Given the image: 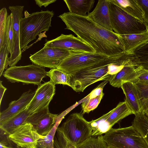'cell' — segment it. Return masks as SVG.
<instances>
[{
	"label": "cell",
	"instance_id": "1",
	"mask_svg": "<svg viewBox=\"0 0 148 148\" xmlns=\"http://www.w3.org/2000/svg\"><path fill=\"white\" fill-rule=\"evenodd\" d=\"M65 23V29L73 32L77 37L92 47L95 53L108 56L124 51L118 35L101 27L88 18L65 12L58 16Z\"/></svg>",
	"mask_w": 148,
	"mask_h": 148
},
{
	"label": "cell",
	"instance_id": "2",
	"mask_svg": "<svg viewBox=\"0 0 148 148\" xmlns=\"http://www.w3.org/2000/svg\"><path fill=\"white\" fill-rule=\"evenodd\" d=\"M133 55L124 52L108 56L96 53H82L73 55L66 58L57 68L69 75L84 68L95 66H105L111 64L127 65L132 62Z\"/></svg>",
	"mask_w": 148,
	"mask_h": 148
},
{
	"label": "cell",
	"instance_id": "3",
	"mask_svg": "<svg viewBox=\"0 0 148 148\" xmlns=\"http://www.w3.org/2000/svg\"><path fill=\"white\" fill-rule=\"evenodd\" d=\"M54 15L53 11L49 10H42L31 14L27 11H25V17L21 19L20 25V47L21 49H23L22 52L40 33L49 30Z\"/></svg>",
	"mask_w": 148,
	"mask_h": 148
},
{
	"label": "cell",
	"instance_id": "4",
	"mask_svg": "<svg viewBox=\"0 0 148 148\" xmlns=\"http://www.w3.org/2000/svg\"><path fill=\"white\" fill-rule=\"evenodd\" d=\"M108 0L111 24L115 33L124 35L139 34L147 31L148 27L144 21L129 14Z\"/></svg>",
	"mask_w": 148,
	"mask_h": 148
},
{
	"label": "cell",
	"instance_id": "5",
	"mask_svg": "<svg viewBox=\"0 0 148 148\" xmlns=\"http://www.w3.org/2000/svg\"><path fill=\"white\" fill-rule=\"evenodd\" d=\"M109 146L116 148H148L146 143L132 125L112 128L103 136Z\"/></svg>",
	"mask_w": 148,
	"mask_h": 148
},
{
	"label": "cell",
	"instance_id": "6",
	"mask_svg": "<svg viewBox=\"0 0 148 148\" xmlns=\"http://www.w3.org/2000/svg\"><path fill=\"white\" fill-rule=\"evenodd\" d=\"M108 65L91 67L72 73L69 75L70 87L76 92H83L88 86L98 81L110 82L114 75L108 74Z\"/></svg>",
	"mask_w": 148,
	"mask_h": 148
},
{
	"label": "cell",
	"instance_id": "7",
	"mask_svg": "<svg viewBox=\"0 0 148 148\" xmlns=\"http://www.w3.org/2000/svg\"><path fill=\"white\" fill-rule=\"evenodd\" d=\"M44 67L33 64L25 66L10 67L4 72L3 75L12 83L21 82L23 85H41L43 78L46 77Z\"/></svg>",
	"mask_w": 148,
	"mask_h": 148
},
{
	"label": "cell",
	"instance_id": "8",
	"mask_svg": "<svg viewBox=\"0 0 148 148\" xmlns=\"http://www.w3.org/2000/svg\"><path fill=\"white\" fill-rule=\"evenodd\" d=\"M61 127L67 139L75 146L91 136L89 122L84 118L82 113L71 114Z\"/></svg>",
	"mask_w": 148,
	"mask_h": 148
},
{
	"label": "cell",
	"instance_id": "9",
	"mask_svg": "<svg viewBox=\"0 0 148 148\" xmlns=\"http://www.w3.org/2000/svg\"><path fill=\"white\" fill-rule=\"evenodd\" d=\"M82 53L85 52L72 49L44 47L31 55L29 58L34 64L52 69L57 68L63 60L70 56Z\"/></svg>",
	"mask_w": 148,
	"mask_h": 148
},
{
	"label": "cell",
	"instance_id": "10",
	"mask_svg": "<svg viewBox=\"0 0 148 148\" xmlns=\"http://www.w3.org/2000/svg\"><path fill=\"white\" fill-rule=\"evenodd\" d=\"M41 136L29 123L20 126L8 135L10 139L20 148H36Z\"/></svg>",
	"mask_w": 148,
	"mask_h": 148
},
{
	"label": "cell",
	"instance_id": "11",
	"mask_svg": "<svg viewBox=\"0 0 148 148\" xmlns=\"http://www.w3.org/2000/svg\"><path fill=\"white\" fill-rule=\"evenodd\" d=\"M57 116V114L50 112L48 106L30 115L25 123L31 124L40 135L45 136L55 125Z\"/></svg>",
	"mask_w": 148,
	"mask_h": 148
},
{
	"label": "cell",
	"instance_id": "12",
	"mask_svg": "<svg viewBox=\"0 0 148 148\" xmlns=\"http://www.w3.org/2000/svg\"><path fill=\"white\" fill-rule=\"evenodd\" d=\"M55 85L49 81L38 86L34 97L26 108L31 114L49 105L55 93Z\"/></svg>",
	"mask_w": 148,
	"mask_h": 148
},
{
	"label": "cell",
	"instance_id": "13",
	"mask_svg": "<svg viewBox=\"0 0 148 148\" xmlns=\"http://www.w3.org/2000/svg\"><path fill=\"white\" fill-rule=\"evenodd\" d=\"M44 47L72 49L86 53L95 52L92 47L71 34H62L55 39L47 41L44 44Z\"/></svg>",
	"mask_w": 148,
	"mask_h": 148
},
{
	"label": "cell",
	"instance_id": "14",
	"mask_svg": "<svg viewBox=\"0 0 148 148\" xmlns=\"http://www.w3.org/2000/svg\"><path fill=\"white\" fill-rule=\"evenodd\" d=\"M23 6H9V9L11 12L12 17V23L14 35V48L9 57V66H15L21 59L22 51L21 48L20 39V20L22 17Z\"/></svg>",
	"mask_w": 148,
	"mask_h": 148
},
{
	"label": "cell",
	"instance_id": "15",
	"mask_svg": "<svg viewBox=\"0 0 148 148\" xmlns=\"http://www.w3.org/2000/svg\"><path fill=\"white\" fill-rule=\"evenodd\" d=\"M35 91L23 93L17 100L12 101L8 107L0 112V125L25 109L34 97Z\"/></svg>",
	"mask_w": 148,
	"mask_h": 148
},
{
	"label": "cell",
	"instance_id": "16",
	"mask_svg": "<svg viewBox=\"0 0 148 148\" xmlns=\"http://www.w3.org/2000/svg\"><path fill=\"white\" fill-rule=\"evenodd\" d=\"M108 0H99L94 10L87 16L95 23L111 32H113L110 21Z\"/></svg>",
	"mask_w": 148,
	"mask_h": 148
},
{
	"label": "cell",
	"instance_id": "17",
	"mask_svg": "<svg viewBox=\"0 0 148 148\" xmlns=\"http://www.w3.org/2000/svg\"><path fill=\"white\" fill-rule=\"evenodd\" d=\"M118 35L123 45L124 51L128 53H134L136 49L148 42V30L139 34Z\"/></svg>",
	"mask_w": 148,
	"mask_h": 148
},
{
	"label": "cell",
	"instance_id": "18",
	"mask_svg": "<svg viewBox=\"0 0 148 148\" xmlns=\"http://www.w3.org/2000/svg\"><path fill=\"white\" fill-rule=\"evenodd\" d=\"M139 66L128 65L114 75L110 84L114 87L119 88L127 82L134 83L138 74Z\"/></svg>",
	"mask_w": 148,
	"mask_h": 148
},
{
	"label": "cell",
	"instance_id": "19",
	"mask_svg": "<svg viewBox=\"0 0 148 148\" xmlns=\"http://www.w3.org/2000/svg\"><path fill=\"white\" fill-rule=\"evenodd\" d=\"M121 88L125 96V101L134 114L140 112L138 95L134 83L127 82L123 84Z\"/></svg>",
	"mask_w": 148,
	"mask_h": 148
},
{
	"label": "cell",
	"instance_id": "20",
	"mask_svg": "<svg viewBox=\"0 0 148 148\" xmlns=\"http://www.w3.org/2000/svg\"><path fill=\"white\" fill-rule=\"evenodd\" d=\"M70 13L76 15L86 16L93 8L94 0H64Z\"/></svg>",
	"mask_w": 148,
	"mask_h": 148
},
{
	"label": "cell",
	"instance_id": "21",
	"mask_svg": "<svg viewBox=\"0 0 148 148\" xmlns=\"http://www.w3.org/2000/svg\"><path fill=\"white\" fill-rule=\"evenodd\" d=\"M129 14L143 21V13L135 0H109Z\"/></svg>",
	"mask_w": 148,
	"mask_h": 148
},
{
	"label": "cell",
	"instance_id": "22",
	"mask_svg": "<svg viewBox=\"0 0 148 148\" xmlns=\"http://www.w3.org/2000/svg\"><path fill=\"white\" fill-rule=\"evenodd\" d=\"M31 114L26 108L11 118L0 125V129L8 134L12 133L16 128L25 123Z\"/></svg>",
	"mask_w": 148,
	"mask_h": 148
},
{
	"label": "cell",
	"instance_id": "23",
	"mask_svg": "<svg viewBox=\"0 0 148 148\" xmlns=\"http://www.w3.org/2000/svg\"><path fill=\"white\" fill-rule=\"evenodd\" d=\"M112 111H110L98 119L89 122L91 136L102 135L108 132L112 127L106 120Z\"/></svg>",
	"mask_w": 148,
	"mask_h": 148
},
{
	"label": "cell",
	"instance_id": "24",
	"mask_svg": "<svg viewBox=\"0 0 148 148\" xmlns=\"http://www.w3.org/2000/svg\"><path fill=\"white\" fill-rule=\"evenodd\" d=\"M132 114H134V113L127 106L125 102H121L112 109L106 120L112 127L122 119Z\"/></svg>",
	"mask_w": 148,
	"mask_h": 148
},
{
	"label": "cell",
	"instance_id": "25",
	"mask_svg": "<svg viewBox=\"0 0 148 148\" xmlns=\"http://www.w3.org/2000/svg\"><path fill=\"white\" fill-rule=\"evenodd\" d=\"M135 115L132 125L143 138L148 146V118L141 112Z\"/></svg>",
	"mask_w": 148,
	"mask_h": 148
},
{
	"label": "cell",
	"instance_id": "26",
	"mask_svg": "<svg viewBox=\"0 0 148 148\" xmlns=\"http://www.w3.org/2000/svg\"><path fill=\"white\" fill-rule=\"evenodd\" d=\"M133 83L138 94L140 112L145 114L148 110V84Z\"/></svg>",
	"mask_w": 148,
	"mask_h": 148
},
{
	"label": "cell",
	"instance_id": "27",
	"mask_svg": "<svg viewBox=\"0 0 148 148\" xmlns=\"http://www.w3.org/2000/svg\"><path fill=\"white\" fill-rule=\"evenodd\" d=\"M46 74L50 79V81L54 85L62 84L70 86L69 75L65 72L54 68L51 69Z\"/></svg>",
	"mask_w": 148,
	"mask_h": 148
},
{
	"label": "cell",
	"instance_id": "28",
	"mask_svg": "<svg viewBox=\"0 0 148 148\" xmlns=\"http://www.w3.org/2000/svg\"><path fill=\"white\" fill-rule=\"evenodd\" d=\"M108 147L102 135L91 136L83 143L76 146V148H108Z\"/></svg>",
	"mask_w": 148,
	"mask_h": 148
},
{
	"label": "cell",
	"instance_id": "29",
	"mask_svg": "<svg viewBox=\"0 0 148 148\" xmlns=\"http://www.w3.org/2000/svg\"><path fill=\"white\" fill-rule=\"evenodd\" d=\"M54 148H76L67 138L60 127H58L54 140Z\"/></svg>",
	"mask_w": 148,
	"mask_h": 148
},
{
	"label": "cell",
	"instance_id": "30",
	"mask_svg": "<svg viewBox=\"0 0 148 148\" xmlns=\"http://www.w3.org/2000/svg\"><path fill=\"white\" fill-rule=\"evenodd\" d=\"M134 53L138 60V66L148 69V42L136 49Z\"/></svg>",
	"mask_w": 148,
	"mask_h": 148
},
{
	"label": "cell",
	"instance_id": "31",
	"mask_svg": "<svg viewBox=\"0 0 148 148\" xmlns=\"http://www.w3.org/2000/svg\"><path fill=\"white\" fill-rule=\"evenodd\" d=\"M5 8L0 11V49L6 45L7 21L8 16Z\"/></svg>",
	"mask_w": 148,
	"mask_h": 148
},
{
	"label": "cell",
	"instance_id": "32",
	"mask_svg": "<svg viewBox=\"0 0 148 148\" xmlns=\"http://www.w3.org/2000/svg\"><path fill=\"white\" fill-rule=\"evenodd\" d=\"M14 43L12 17V14L8 15L7 21L6 45L8 50L10 54L13 51Z\"/></svg>",
	"mask_w": 148,
	"mask_h": 148
},
{
	"label": "cell",
	"instance_id": "33",
	"mask_svg": "<svg viewBox=\"0 0 148 148\" xmlns=\"http://www.w3.org/2000/svg\"><path fill=\"white\" fill-rule=\"evenodd\" d=\"M58 123L57 121L55 125L48 134L45 136H41L38 145L46 148H54V140Z\"/></svg>",
	"mask_w": 148,
	"mask_h": 148
},
{
	"label": "cell",
	"instance_id": "34",
	"mask_svg": "<svg viewBox=\"0 0 148 148\" xmlns=\"http://www.w3.org/2000/svg\"><path fill=\"white\" fill-rule=\"evenodd\" d=\"M104 94L103 92L99 96L94 98L84 99L81 104L83 114L88 113L97 108L103 98Z\"/></svg>",
	"mask_w": 148,
	"mask_h": 148
},
{
	"label": "cell",
	"instance_id": "35",
	"mask_svg": "<svg viewBox=\"0 0 148 148\" xmlns=\"http://www.w3.org/2000/svg\"><path fill=\"white\" fill-rule=\"evenodd\" d=\"M9 52L5 45L0 49V76L3 74L5 69H7L10 64L9 58L8 57Z\"/></svg>",
	"mask_w": 148,
	"mask_h": 148
},
{
	"label": "cell",
	"instance_id": "36",
	"mask_svg": "<svg viewBox=\"0 0 148 148\" xmlns=\"http://www.w3.org/2000/svg\"><path fill=\"white\" fill-rule=\"evenodd\" d=\"M0 134V148H14L12 144V141L9 138L8 134L1 129Z\"/></svg>",
	"mask_w": 148,
	"mask_h": 148
},
{
	"label": "cell",
	"instance_id": "37",
	"mask_svg": "<svg viewBox=\"0 0 148 148\" xmlns=\"http://www.w3.org/2000/svg\"><path fill=\"white\" fill-rule=\"evenodd\" d=\"M138 74L134 82L148 84V69L139 66Z\"/></svg>",
	"mask_w": 148,
	"mask_h": 148
},
{
	"label": "cell",
	"instance_id": "38",
	"mask_svg": "<svg viewBox=\"0 0 148 148\" xmlns=\"http://www.w3.org/2000/svg\"><path fill=\"white\" fill-rule=\"evenodd\" d=\"M108 82L107 80H104L93 90L84 99H88L94 98L100 95L103 92L104 87Z\"/></svg>",
	"mask_w": 148,
	"mask_h": 148
},
{
	"label": "cell",
	"instance_id": "39",
	"mask_svg": "<svg viewBox=\"0 0 148 148\" xmlns=\"http://www.w3.org/2000/svg\"><path fill=\"white\" fill-rule=\"evenodd\" d=\"M143 13V21L148 27V0H135Z\"/></svg>",
	"mask_w": 148,
	"mask_h": 148
},
{
	"label": "cell",
	"instance_id": "40",
	"mask_svg": "<svg viewBox=\"0 0 148 148\" xmlns=\"http://www.w3.org/2000/svg\"><path fill=\"white\" fill-rule=\"evenodd\" d=\"M35 1L36 5L41 8L42 6L46 7L49 4L55 2L56 0H35Z\"/></svg>",
	"mask_w": 148,
	"mask_h": 148
},
{
	"label": "cell",
	"instance_id": "41",
	"mask_svg": "<svg viewBox=\"0 0 148 148\" xmlns=\"http://www.w3.org/2000/svg\"><path fill=\"white\" fill-rule=\"evenodd\" d=\"M2 81H0V104L1 105L2 99L4 92L7 89L4 87L2 84Z\"/></svg>",
	"mask_w": 148,
	"mask_h": 148
},
{
	"label": "cell",
	"instance_id": "42",
	"mask_svg": "<svg viewBox=\"0 0 148 148\" xmlns=\"http://www.w3.org/2000/svg\"><path fill=\"white\" fill-rule=\"evenodd\" d=\"M36 148H45L43 146H40V145H38Z\"/></svg>",
	"mask_w": 148,
	"mask_h": 148
},
{
	"label": "cell",
	"instance_id": "43",
	"mask_svg": "<svg viewBox=\"0 0 148 148\" xmlns=\"http://www.w3.org/2000/svg\"><path fill=\"white\" fill-rule=\"evenodd\" d=\"M148 118V110L144 114Z\"/></svg>",
	"mask_w": 148,
	"mask_h": 148
},
{
	"label": "cell",
	"instance_id": "44",
	"mask_svg": "<svg viewBox=\"0 0 148 148\" xmlns=\"http://www.w3.org/2000/svg\"><path fill=\"white\" fill-rule=\"evenodd\" d=\"M108 148H116L113 147H111V146H109Z\"/></svg>",
	"mask_w": 148,
	"mask_h": 148
},
{
	"label": "cell",
	"instance_id": "45",
	"mask_svg": "<svg viewBox=\"0 0 148 148\" xmlns=\"http://www.w3.org/2000/svg\"><path fill=\"white\" fill-rule=\"evenodd\" d=\"M17 148H18V147H17Z\"/></svg>",
	"mask_w": 148,
	"mask_h": 148
}]
</instances>
